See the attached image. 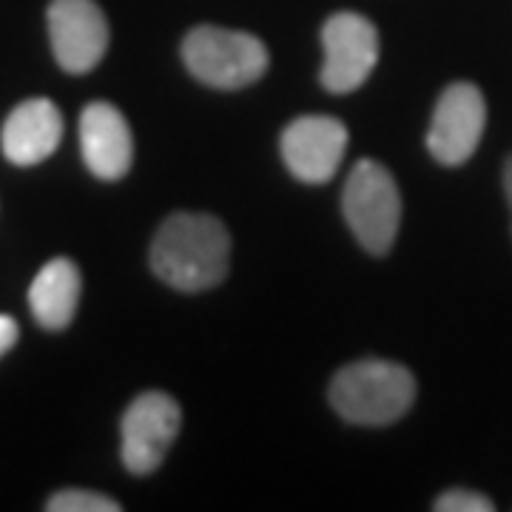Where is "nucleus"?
<instances>
[{"label": "nucleus", "instance_id": "f257e3e1", "mask_svg": "<svg viewBox=\"0 0 512 512\" xmlns=\"http://www.w3.org/2000/svg\"><path fill=\"white\" fill-rule=\"evenodd\" d=\"M231 237L211 214H174L151 242V268L165 285L200 293L220 285L228 274Z\"/></svg>", "mask_w": 512, "mask_h": 512}, {"label": "nucleus", "instance_id": "f03ea898", "mask_svg": "<svg viewBox=\"0 0 512 512\" xmlns=\"http://www.w3.org/2000/svg\"><path fill=\"white\" fill-rule=\"evenodd\" d=\"M416 402V379L407 367L365 359L342 367L330 382V404L350 424L384 427L399 421Z\"/></svg>", "mask_w": 512, "mask_h": 512}, {"label": "nucleus", "instance_id": "7ed1b4c3", "mask_svg": "<svg viewBox=\"0 0 512 512\" xmlns=\"http://www.w3.org/2000/svg\"><path fill=\"white\" fill-rule=\"evenodd\" d=\"M183 60L200 83L237 92L268 72V49L259 37L220 26H197L183 40Z\"/></svg>", "mask_w": 512, "mask_h": 512}, {"label": "nucleus", "instance_id": "20e7f679", "mask_svg": "<svg viewBox=\"0 0 512 512\" xmlns=\"http://www.w3.org/2000/svg\"><path fill=\"white\" fill-rule=\"evenodd\" d=\"M342 211L365 251L382 256L393 248L402 225V194L384 165L373 160L353 165L342 194Z\"/></svg>", "mask_w": 512, "mask_h": 512}, {"label": "nucleus", "instance_id": "39448f33", "mask_svg": "<svg viewBox=\"0 0 512 512\" xmlns=\"http://www.w3.org/2000/svg\"><path fill=\"white\" fill-rule=\"evenodd\" d=\"M183 427V410L168 393L148 390L128 404L120 424V456L128 473L148 476L163 464L165 453Z\"/></svg>", "mask_w": 512, "mask_h": 512}, {"label": "nucleus", "instance_id": "423d86ee", "mask_svg": "<svg viewBox=\"0 0 512 512\" xmlns=\"http://www.w3.org/2000/svg\"><path fill=\"white\" fill-rule=\"evenodd\" d=\"M325 63L319 80L333 94L356 92L379 60V32L356 12L330 15L322 26Z\"/></svg>", "mask_w": 512, "mask_h": 512}, {"label": "nucleus", "instance_id": "0eeeda50", "mask_svg": "<svg viewBox=\"0 0 512 512\" xmlns=\"http://www.w3.org/2000/svg\"><path fill=\"white\" fill-rule=\"evenodd\" d=\"M487 123L484 94L473 83H453L441 92L433 123L427 131V148L441 165H464L476 154Z\"/></svg>", "mask_w": 512, "mask_h": 512}, {"label": "nucleus", "instance_id": "6e6552de", "mask_svg": "<svg viewBox=\"0 0 512 512\" xmlns=\"http://www.w3.org/2000/svg\"><path fill=\"white\" fill-rule=\"evenodd\" d=\"M46 20L60 69L86 74L106 57L109 20L94 0H52Z\"/></svg>", "mask_w": 512, "mask_h": 512}, {"label": "nucleus", "instance_id": "1a4fd4ad", "mask_svg": "<svg viewBox=\"0 0 512 512\" xmlns=\"http://www.w3.org/2000/svg\"><path fill=\"white\" fill-rule=\"evenodd\" d=\"M282 160L296 180L322 185L333 180L348 148V128L328 114H305L282 131Z\"/></svg>", "mask_w": 512, "mask_h": 512}, {"label": "nucleus", "instance_id": "9d476101", "mask_svg": "<svg viewBox=\"0 0 512 512\" xmlns=\"http://www.w3.org/2000/svg\"><path fill=\"white\" fill-rule=\"evenodd\" d=\"M80 151L97 180L126 177L134 160V137L126 117L111 103H89L80 114Z\"/></svg>", "mask_w": 512, "mask_h": 512}, {"label": "nucleus", "instance_id": "9b49d317", "mask_svg": "<svg viewBox=\"0 0 512 512\" xmlns=\"http://www.w3.org/2000/svg\"><path fill=\"white\" fill-rule=\"evenodd\" d=\"M63 140V114L52 100L35 97L20 103L3 123L0 148L15 165H37L49 160Z\"/></svg>", "mask_w": 512, "mask_h": 512}, {"label": "nucleus", "instance_id": "f8f14e48", "mask_svg": "<svg viewBox=\"0 0 512 512\" xmlns=\"http://www.w3.org/2000/svg\"><path fill=\"white\" fill-rule=\"evenodd\" d=\"M80 271L72 259H52L40 268L29 288V308L35 313L37 325L46 330H63L72 325L80 305Z\"/></svg>", "mask_w": 512, "mask_h": 512}, {"label": "nucleus", "instance_id": "ddd939ff", "mask_svg": "<svg viewBox=\"0 0 512 512\" xmlns=\"http://www.w3.org/2000/svg\"><path fill=\"white\" fill-rule=\"evenodd\" d=\"M49 512H120L123 507L103 493L92 490H63L46 501Z\"/></svg>", "mask_w": 512, "mask_h": 512}, {"label": "nucleus", "instance_id": "4468645a", "mask_svg": "<svg viewBox=\"0 0 512 512\" xmlns=\"http://www.w3.org/2000/svg\"><path fill=\"white\" fill-rule=\"evenodd\" d=\"M439 512H493L495 504L487 495L476 490H450L436 498L433 504Z\"/></svg>", "mask_w": 512, "mask_h": 512}, {"label": "nucleus", "instance_id": "2eb2a0df", "mask_svg": "<svg viewBox=\"0 0 512 512\" xmlns=\"http://www.w3.org/2000/svg\"><path fill=\"white\" fill-rule=\"evenodd\" d=\"M20 328L18 322L12 319V316H6V313H0V359L9 353V350L15 348V342H18Z\"/></svg>", "mask_w": 512, "mask_h": 512}, {"label": "nucleus", "instance_id": "dca6fc26", "mask_svg": "<svg viewBox=\"0 0 512 512\" xmlns=\"http://www.w3.org/2000/svg\"><path fill=\"white\" fill-rule=\"evenodd\" d=\"M504 194H507V202H510L512 211V154L507 157V163H504Z\"/></svg>", "mask_w": 512, "mask_h": 512}]
</instances>
